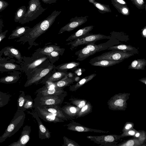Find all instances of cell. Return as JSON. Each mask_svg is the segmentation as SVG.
I'll return each mask as SVG.
<instances>
[{"label":"cell","instance_id":"32","mask_svg":"<svg viewBox=\"0 0 146 146\" xmlns=\"http://www.w3.org/2000/svg\"><path fill=\"white\" fill-rule=\"evenodd\" d=\"M19 92L20 94L17 100V108L18 109L22 110L26 95L23 91H20Z\"/></svg>","mask_w":146,"mask_h":146},{"label":"cell","instance_id":"13","mask_svg":"<svg viewBox=\"0 0 146 146\" xmlns=\"http://www.w3.org/2000/svg\"><path fill=\"white\" fill-rule=\"evenodd\" d=\"M31 131L30 126L26 125L23 128L21 135L18 140L14 142L9 146H25L30 139V134Z\"/></svg>","mask_w":146,"mask_h":146},{"label":"cell","instance_id":"8","mask_svg":"<svg viewBox=\"0 0 146 146\" xmlns=\"http://www.w3.org/2000/svg\"><path fill=\"white\" fill-rule=\"evenodd\" d=\"M64 88L56 87L51 82H47L45 86L36 90L35 93L37 97L54 96L67 93Z\"/></svg>","mask_w":146,"mask_h":146},{"label":"cell","instance_id":"20","mask_svg":"<svg viewBox=\"0 0 146 146\" xmlns=\"http://www.w3.org/2000/svg\"><path fill=\"white\" fill-rule=\"evenodd\" d=\"M146 66V60L145 59H137L133 60L128 66V69L144 70Z\"/></svg>","mask_w":146,"mask_h":146},{"label":"cell","instance_id":"23","mask_svg":"<svg viewBox=\"0 0 146 146\" xmlns=\"http://www.w3.org/2000/svg\"><path fill=\"white\" fill-rule=\"evenodd\" d=\"M64 125L70 131L79 132L88 131V128L82 126L79 123L75 121H71L68 124Z\"/></svg>","mask_w":146,"mask_h":146},{"label":"cell","instance_id":"5","mask_svg":"<svg viewBox=\"0 0 146 146\" xmlns=\"http://www.w3.org/2000/svg\"><path fill=\"white\" fill-rule=\"evenodd\" d=\"M67 95V93L52 96H36L34 100V107L42 108L45 107L59 105L63 103Z\"/></svg>","mask_w":146,"mask_h":146},{"label":"cell","instance_id":"50","mask_svg":"<svg viewBox=\"0 0 146 146\" xmlns=\"http://www.w3.org/2000/svg\"><path fill=\"white\" fill-rule=\"evenodd\" d=\"M128 133L130 135H133L135 134V132L131 130L128 132Z\"/></svg>","mask_w":146,"mask_h":146},{"label":"cell","instance_id":"48","mask_svg":"<svg viewBox=\"0 0 146 146\" xmlns=\"http://www.w3.org/2000/svg\"><path fill=\"white\" fill-rule=\"evenodd\" d=\"M122 11L123 13L125 14L127 13L128 11V9L125 8H123L122 10Z\"/></svg>","mask_w":146,"mask_h":146},{"label":"cell","instance_id":"31","mask_svg":"<svg viewBox=\"0 0 146 146\" xmlns=\"http://www.w3.org/2000/svg\"><path fill=\"white\" fill-rule=\"evenodd\" d=\"M10 98L9 95L0 91V108L7 105L9 101Z\"/></svg>","mask_w":146,"mask_h":146},{"label":"cell","instance_id":"17","mask_svg":"<svg viewBox=\"0 0 146 146\" xmlns=\"http://www.w3.org/2000/svg\"><path fill=\"white\" fill-rule=\"evenodd\" d=\"M107 49L111 50H121L134 54H137L139 53L137 49L130 45L122 44L113 45L108 48Z\"/></svg>","mask_w":146,"mask_h":146},{"label":"cell","instance_id":"33","mask_svg":"<svg viewBox=\"0 0 146 146\" xmlns=\"http://www.w3.org/2000/svg\"><path fill=\"white\" fill-rule=\"evenodd\" d=\"M71 103L73 105L80 109L86 104L85 100L75 98H71L69 99Z\"/></svg>","mask_w":146,"mask_h":146},{"label":"cell","instance_id":"7","mask_svg":"<svg viewBox=\"0 0 146 146\" xmlns=\"http://www.w3.org/2000/svg\"><path fill=\"white\" fill-rule=\"evenodd\" d=\"M110 36H106L100 34H89L84 37L78 38L72 41L69 42L67 44L70 45V49L72 50L79 46L86 44H87L95 42L97 41L105 39H110Z\"/></svg>","mask_w":146,"mask_h":146},{"label":"cell","instance_id":"22","mask_svg":"<svg viewBox=\"0 0 146 146\" xmlns=\"http://www.w3.org/2000/svg\"><path fill=\"white\" fill-rule=\"evenodd\" d=\"M75 81L74 78H68L66 76L57 81L51 83L56 87L64 88L66 87L70 86Z\"/></svg>","mask_w":146,"mask_h":146},{"label":"cell","instance_id":"30","mask_svg":"<svg viewBox=\"0 0 146 146\" xmlns=\"http://www.w3.org/2000/svg\"><path fill=\"white\" fill-rule=\"evenodd\" d=\"M48 57L49 56H44L36 59L28 65L27 67L28 69L32 70L35 68L46 60Z\"/></svg>","mask_w":146,"mask_h":146},{"label":"cell","instance_id":"49","mask_svg":"<svg viewBox=\"0 0 146 146\" xmlns=\"http://www.w3.org/2000/svg\"><path fill=\"white\" fill-rule=\"evenodd\" d=\"M137 2L140 5H143L144 3V1L143 0H136Z\"/></svg>","mask_w":146,"mask_h":146},{"label":"cell","instance_id":"15","mask_svg":"<svg viewBox=\"0 0 146 146\" xmlns=\"http://www.w3.org/2000/svg\"><path fill=\"white\" fill-rule=\"evenodd\" d=\"M93 28V26H89L81 29L71 35L66 40V41H70L84 37L89 34V32L92 30Z\"/></svg>","mask_w":146,"mask_h":146},{"label":"cell","instance_id":"34","mask_svg":"<svg viewBox=\"0 0 146 146\" xmlns=\"http://www.w3.org/2000/svg\"><path fill=\"white\" fill-rule=\"evenodd\" d=\"M7 50L18 60H19L21 58V53L17 49L12 47H7Z\"/></svg>","mask_w":146,"mask_h":146},{"label":"cell","instance_id":"40","mask_svg":"<svg viewBox=\"0 0 146 146\" xmlns=\"http://www.w3.org/2000/svg\"><path fill=\"white\" fill-rule=\"evenodd\" d=\"M123 100L121 99H119L116 100L114 103L115 105L121 107L123 106Z\"/></svg>","mask_w":146,"mask_h":146},{"label":"cell","instance_id":"21","mask_svg":"<svg viewBox=\"0 0 146 146\" xmlns=\"http://www.w3.org/2000/svg\"><path fill=\"white\" fill-rule=\"evenodd\" d=\"M30 28L27 26L17 27L13 31L9 39H13L22 36L28 32Z\"/></svg>","mask_w":146,"mask_h":146},{"label":"cell","instance_id":"35","mask_svg":"<svg viewBox=\"0 0 146 146\" xmlns=\"http://www.w3.org/2000/svg\"><path fill=\"white\" fill-rule=\"evenodd\" d=\"M64 144L65 146H79L80 145L75 141L67 137L64 136L63 137Z\"/></svg>","mask_w":146,"mask_h":146},{"label":"cell","instance_id":"42","mask_svg":"<svg viewBox=\"0 0 146 146\" xmlns=\"http://www.w3.org/2000/svg\"><path fill=\"white\" fill-rule=\"evenodd\" d=\"M38 0L40 1V0ZM56 1L57 0H42L44 3L49 4L56 3Z\"/></svg>","mask_w":146,"mask_h":146},{"label":"cell","instance_id":"10","mask_svg":"<svg viewBox=\"0 0 146 146\" xmlns=\"http://www.w3.org/2000/svg\"><path fill=\"white\" fill-rule=\"evenodd\" d=\"M27 113L31 115L37 122L39 138L41 140L50 138L51 137L50 132L41 122L36 111L35 110L34 111L31 112L28 111Z\"/></svg>","mask_w":146,"mask_h":146},{"label":"cell","instance_id":"1","mask_svg":"<svg viewBox=\"0 0 146 146\" xmlns=\"http://www.w3.org/2000/svg\"><path fill=\"white\" fill-rule=\"evenodd\" d=\"M61 11H54L44 19L37 23L23 35L24 40L28 41L31 45L39 36L45 33L54 23L56 17L61 13Z\"/></svg>","mask_w":146,"mask_h":146},{"label":"cell","instance_id":"18","mask_svg":"<svg viewBox=\"0 0 146 146\" xmlns=\"http://www.w3.org/2000/svg\"><path fill=\"white\" fill-rule=\"evenodd\" d=\"M123 61L103 60L90 62L92 66L106 67L115 65Z\"/></svg>","mask_w":146,"mask_h":146},{"label":"cell","instance_id":"11","mask_svg":"<svg viewBox=\"0 0 146 146\" xmlns=\"http://www.w3.org/2000/svg\"><path fill=\"white\" fill-rule=\"evenodd\" d=\"M34 108L39 117L44 121L54 123L63 122L65 121L64 120L56 117L51 113L38 107L35 106Z\"/></svg>","mask_w":146,"mask_h":146},{"label":"cell","instance_id":"14","mask_svg":"<svg viewBox=\"0 0 146 146\" xmlns=\"http://www.w3.org/2000/svg\"><path fill=\"white\" fill-rule=\"evenodd\" d=\"M42 109L51 113L53 115L65 121H68L72 119L62 111L59 105L45 107Z\"/></svg>","mask_w":146,"mask_h":146},{"label":"cell","instance_id":"2","mask_svg":"<svg viewBox=\"0 0 146 146\" xmlns=\"http://www.w3.org/2000/svg\"><path fill=\"white\" fill-rule=\"evenodd\" d=\"M117 42L116 40L110 39L105 43L98 45L94 42L87 44L85 47L75 52V54L78 56L76 60H83L97 52L107 49L117 44Z\"/></svg>","mask_w":146,"mask_h":146},{"label":"cell","instance_id":"16","mask_svg":"<svg viewBox=\"0 0 146 146\" xmlns=\"http://www.w3.org/2000/svg\"><path fill=\"white\" fill-rule=\"evenodd\" d=\"M60 108L66 115L72 119L76 118V115L80 109L73 105L70 104H67Z\"/></svg>","mask_w":146,"mask_h":146},{"label":"cell","instance_id":"25","mask_svg":"<svg viewBox=\"0 0 146 146\" xmlns=\"http://www.w3.org/2000/svg\"><path fill=\"white\" fill-rule=\"evenodd\" d=\"M67 74L63 72H57L54 73L49 77L46 83L53 82L57 81L67 76Z\"/></svg>","mask_w":146,"mask_h":146},{"label":"cell","instance_id":"38","mask_svg":"<svg viewBox=\"0 0 146 146\" xmlns=\"http://www.w3.org/2000/svg\"><path fill=\"white\" fill-rule=\"evenodd\" d=\"M94 3L96 7L100 10L104 11H108V9L107 7L100 4L96 2Z\"/></svg>","mask_w":146,"mask_h":146},{"label":"cell","instance_id":"54","mask_svg":"<svg viewBox=\"0 0 146 146\" xmlns=\"http://www.w3.org/2000/svg\"><path fill=\"white\" fill-rule=\"evenodd\" d=\"M91 0H89L90 2H91Z\"/></svg>","mask_w":146,"mask_h":146},{"label":"cell","instance_id":"43","mask_svg":"<svg viewBox=\"0 0 146 146\" xmlns=\"http://www.w3.org/2000/svg\"><path fill=\"white\" fill-rule=\"evenodd\" d=\"M7 30H6L3 33H0V42L5 37V35L7 32Z\"/></svg>","mask_w":146,"mask_h":146},{"label":"cell","instance_id":"36","mask_svg":"<svg viewBox=\"0 0 146 146\" xmlns=\"http://www.w3.org/2000/svg\"><path fill=\"white\" fill-rule=\"evenodd\" d=\"M3 66V67L6 69L13 70L16 68L17 66L15 64L8 63L4 64Z\"/></svg>","mask_w":146,"mask_h":146},{"label":"cell","instance_id":"55","mask_svg":"<svg viewBox=\"0 0 146 146\" xmlns=\"http://www.w3.org/2000/svg\"><path fill=\"white\" fill-rule=\"evenodd\" d=\"M67 1H70V0H67Z\"/></svg>","mask_w":146,"mask_h":146},{"label":"cell","instance_id":"12","mask_svg":"<svg viewBox=\"0 0 146 146\" xmlns=\"http://www.w3.org/2000/svg\"><path fill=\"white\" fill-rule=\"evenodd\" d=\"M54 66H50L44 68H42L40 71L36 72L32 77L29 79L26 82L24 86H29L33 84L37 83L42 78L48 74L54 68Z\"/></svg>","mask_w":146,"mask_h":146},{"label":"cell","instance_id":"3","mask_svg":"<svg viewBox=\"0 0 146 146\" xmlns=\"http://www.w3.org/2000/svg\"><path fill=\"white\" fill-rule=\"evenodd\" d=\"M25 118L24 111L18 109L4 133L0 137V143L3 142L17 132L23 125Z\"/></svg>","mask_w":146,"mask_h":146},{"label":"cell","instance_id":"41","mask_svg":"<svg viewBox=\"0 0 146 146\" xmlns=\"http://www.w3.org/2000/svg\"><path fill=\"white\" fill-rule=\"evenodd\" d=\"M104 140L106 141L111 142L114 140V138L112 136L108 135L105 137Z\"/></svg>","mask_w":146,"mask_h":146},{"label":"cell","instance_id":"6","mask_svg":"<svg viewBox=\"0 0 146 146\" xmlns=\"http://www.w3.org/2000/svg\"><path fill=\"white\" fill-rule=\"evenodd\" d=\"M134 55L121 50H111L91 59L89 62L103 60L123 61Z\"/></svg>","mask_w":146,"mask_h":146},{"label":"cell","instance_id":"9","mask_svg":"<svg viewBox=\"0 0 146 146\" xmlns=\"http://www.w3.org/2000/svg\"><path fill=\"white\" fill-rule=\"evenodd\" d=\"M86 21L85 17H78L76 16L72 18L70 20L69 23L60 29L58 34H61L65 31H71L85 23Z\"/></svg>","mask_w":146,"mask_h":146},{"label":"cell","instance_id":"4","mask_svg":"<svg viewBox=\"0 0 146 146\" xmlns=\"http://www.w3.org/2000/svg\"><path fill=\"white\" fill-rule=\"evenodd\" d=\"M46 9L42 7L40 1L30 0L25 14L19 23L24 24L32 21L36 19Z\"/></svg>","mask_w":146,"mask_h":146},{"label":"cell","instance_id":"28","mask_svg":"<svg viewBox=\"0 0 146 146\" xmlns=\"http://www.w3.org/2000/svg\"><path fill=\"white\" fill-rule=\"evenodd\" d=\"M19 78V76L15 75H9L0 79V83L9 84L16 82Z\"/></svg>","mask_w":146,"mask_h":146},{"label":"cell","instance_id":"52","mask_svg":"<svg viewBox=\"0 0 146 146\" xmlns=\"http://www.w3.org/2000/svg\"><path fill=\"white\" fill-rule=\"evenodd\" d=\"M117 1L119 3L123 4H125V2L123 0H117Z\"/></svg>","mask_w":146,"mask_h":146},{"label":"cell","instance_id":"29","mask_svg":"<svg viewBox=\"0 0 146 146\" xmlns=\"http://www.w3.org/2000/svg\"><path fill=\"white\" fill-rule=\"evenodd\" d=\"M31 96L29 95H26L22 110L24 111L29 109H32L34 108V102Z\"/></svg>","mask_w":146,"mask_h":146},{"label":"cell","instance_id":"37","mask_svg":"<svg viewBox=\"0 0 146 146\" xmlns=\"http://www.w3.org/2000/svg\"><path fill=\"white\" fill-rule=\"evenodd\" d=\"M9 5L7 2L3 0H0V12L4 10Z\"/></svg>","mask_w":146,"mask_h":146},{"label":"cell","instance_id":"19","mask_svg":"<svg viewBox=\"0 0 146 146\" xmlns=\"http://www.w3.org/2000/svg\"><path fill=\"white\" fill-rule=\"evenodd\" d=\"M96 75V74H92L82 78L76 84L70 86V90L72 92L75 91L85 83L92 79Z\"/></svg>","mask_w":146,"mask_h":146},{"label":"cell","instance_id":"27","mask_svg":"<svg viewBox=\"0 0 146 146\" xmlns=\"http://www.w3.org/2000/svg\"><path fill=\"white\" fill-rule=\"evenodd\" d=\"M27 11L25 6H22L17 9L15 13L14 21L19 22L20 20L24 16Z\"/></svg>","mask_w":146,"mask_h":146},{"label":"cell","instance_id":"26","mask_svg":"<svg viewBox=\"0 0 146 146\" xmlns=\"http://www.w3.org/2000/svg\"><path fill=\"white\" fill-rule=\"evenodd\" d=\"M80 64L79 62H70L60 65L56 67L55 68L59 70H67L77 67Z\"/></svg>","mask_w":146,"mask_h":146},{"label":"cell","instance_id":"46","mask_svg":"<svg viewBox=\"0 0 146 146\" xmlns=\"http://www.w3.org/2000/svg\"><path fill=\"white\" fill-rule=\"evenodd\" d=\"M132 127V125L131 124H128L125 126V128L127 130H128Z\"/></svg>","mask_w":146,"mask_h":146},{"label":"cell","instance_id":"47","mask_svg":"<svg viewBox=\"0 0 146 146\" xmlns=\"http://www.w3.org/2000/svg\"><path fill=\"white\" fill-rule=\"evenodd\" d=\"M3 22L2 19L0 18V31H1V29L3 26Z\"/></svg>","mask_w":146,"mask_h":146},{"label":"cell","instance_id":"51","mask_svg":"<svg viewBox=\"0 0 146 146\" xmlns=\"http://www.w3.org/2000/svg\"><path fill=\"white\" fill-rule=\"evenodd\" d=\"M139 80L141 82L144 83V84H146V78H142L140 80Z\"/></svg>","mask_w":146,"mask_h":146},{"label":"cell","instance_id":"24","mask_svg":"<svg viewBox=\"0 0 146 146\" xmlns=\"http://www.w3.org/2000/svg\"><path fill=\"white\" fill-rule=\"evenodd\" d=\"M63 49L60 48L59 46L53 45H50L45 46L41 49L40 51V53L47 55L54 51H58L61 52L63 51Z\"/></svg>","mask_w":146,"mask_h":146},{"label":"cell","instance_id":"53","mask_svg":"<svg viewBox=\"0 0 146 146\" xmlns=\"http://www.w3.org/2000/svg\"><path fill=\"white\" fill-rule=\"evenodd\" d=\"M140 135V134L139 133H137L135 135V136L136 137H138Z\"/></svg>","mask_w":146,"mask_h":146},{"label":"cell","instance_id":"45","mask_svg":"<svg viewBox=\"0 0 146 146\" xmlns=\"http://www.w3.org/2000/svg\"><path fill=\"white\" fill-rule=\"evenodd\" d=\"M142 37L145 38H146V28L145 27L144 29L142 32Z\"/></svg>","mask_w":146,"mask_h":146},{"label":"cell","instance_id":"39","mask_svg":"<svg viewBox=\"0 0 146 146\" xmlns=\"http://www.w3.org/2000/svg\"><path fill=\"white\" fill-rule=\"evenodd\" d=\"M61 52L58 51H54L50 53L47 56H48L49 57H55L58 56L59 54H60Z\"/></svg>","mask_w":146,"mask_h":146},{"label":"cell","instance_id":"44","mask_svg":"<svg viewBox=\"0 0 146 146\" xmlns=\"http://www.w3.org/2000/svg\"><path fill=\"white\" fill-rule=\"evenodd\" d=\"M134 144V142L132 140H130L128 141H127L125 145H123L125 146H131L133 145Z\"/></svg>","mask_w":146,"mask_h":146}]
</instances>
